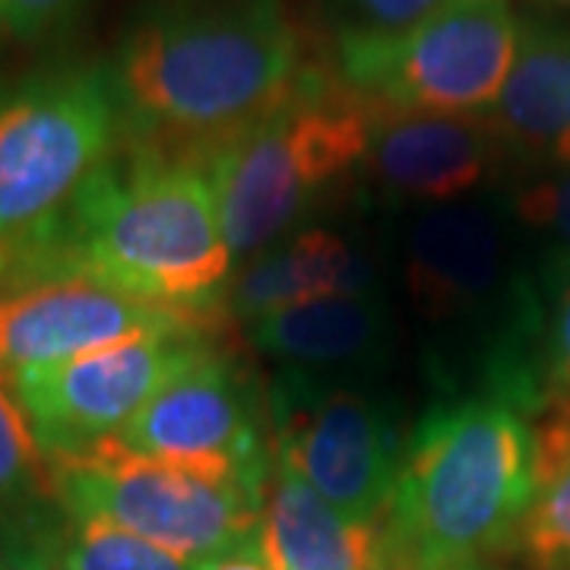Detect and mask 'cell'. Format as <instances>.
I'll return each instance as SVG.
<instances>
[{
  "instance_id": "obj_2",
  "label": "cell",
  "mask_w": 570,
  "mask_h": 570,
  "mask_svg": "<svg viewBox=\"0 0 570 570\" xmlns=\"http://www.w3.org/2000/svg\"><path fill=\"white\" fill-rule=\"evenodd\" d=\"M92 276L159 307H225L235 257L200 156L127 142L82 187L41 279Z\"/></svg>"
},
{
  "instance_id": "obj_16",
  "label": "cell",
  "mask_w": 570,
  "mask_h": 570,
  "mask_svg": "<svg viewBox=\"0 0 570 570\" xmlns=\"http://www.w3.org/2000/svg\"><path fill=\"white\" fill-rule=\"evenodd\" d=\"M374 264L365 250L326 228L285 235L250 257L225 288V311L245 324L330 295H371Z\"/></svg>"
},
{
  "instance_id": "obj_12",
  "label": "cell",
  "mask_w": 570,
  "mask_h": 570,
  "mask_svg": "<svg viewBox=\"0 0 570 570\" xmlns=\"http://www.w3.org/2000/svg\"><path fill=\"white\" fill-rule=\"evenodd\" d=\"M504 159L489 115H419L374 105L362 175L393 204L422 209L475 194Z\"/></svg>"
},
{
  "instance_id": "obj_24",
  "label": "cell",
  "mask_w": 570,
  "mask_h": 570,
  "mask_svg": "<svg viewBox=\"0 0 570 570\" xmlns=\"http://www.w3.org/2000/svg\"><path fill=\"white\" fill-rule=\"evenodd\" d=\"M434 570H491V568H485V564L479 561V564H456V568H434Z\"/></svg>"
},
{
  "instance_id": "obj_8",
  "label": "cell",
  "mask_w": 570,
  "mask_h": 570,
  "mask_svg": "<svg viewBox=\"0 0 570 570\" xmlns=\"http://www.w3.org/2000/svg\"><path fill=\"white\" fill-rule=\"evenodd\" d=\"M520 29L510 0H450L400 36L340 32L333 73L371 105L419 115H489Z\"/></svg>"
},
{
  "instance_id": "obj_27",
  "label": "cell",
  "mask_w": 570,
  "mask_h": 570,
  "mask_svg": "<svg viewBox=\"0 0 570 570\" xmlns=\"http://www.w3.org/2000/svg\"><path fill=\"white\" fill-rule=\"evenodd\" d=\"M564 3H570V0H564Z\"/></svg>"
},
{
  "instance_id": "obj_22",
  "label": "cell",
  "mask_w": 570,
  "mask_h": 570,
  "mask_svg": "<svg viewBox=\"0 0 570 570\" xmlns=\"http://www.w3.org/2000/svg\"><path fill=\"white\" fill-rule=\"evenodd\" d=\"M546 365H549L546 396L570 406V264H564V279L551 298L549 326H546Z\"/></svg>"
},
{
  "instance_id": "obj_19",
  "label": "cell",
  "mask_w": 570,
  "mask_h": 570,
  "mask_svg": "<svg viewBox=\"0 0 570 570\" xmlns=\"http://www.w3.org/2000/svg\"><path fill=\"white\" fill-rule=\"evenodd\" d=\"M510 213L523 228L549 238L558 247V257L570 264V168L523 187Z\"/></svg>"
},
{
  "instance_id": "obj_25",
  "label": "cell",
  "mask_w": 570,
  "mask_h": 570,
  "mask_svg": "<svg viewBox=\"0 0 570 570\" xmlns=\"http://www.w3.org/2000/svg\"><path fill=\"white\" fill-rule=\"evenodd\" d=\"M0 570H22V568L20 564H13L10 558H3V554H0Z\"/></svg>"
},
{
  "instance_id": "obj_7",
  "label": "cell",
  "mask_w": 570,
  "mask_h": 570,
  "mask_svg": "<svg viewBox=\"0 0 570 570\" xmlns=\"http://www.w3.org/2000/svg\"><path fill=\"white\" fill-rule=\"evenodd\" d=\"M55 498L70 517H96L194 564L257 549L264 479L216 466L146 460L115 438L51 460Z\"/></svg>"
},
{
  "instance_id": "obj_1",
  "label": "cell",
  "mask_w": 570,
  "mask_h": 570,
  "mask_svg": "<svg viewBox=\"0 0 570 570\" xmlns=\"http://www.w3.org/2000/svg\"><path fill=\"white\" fill-rule=\"evenodd\" d=\"M311 67L285 0H163L111 58L127 142L200 159L288 99Z\"/></svg>"
},
{
  "instance_id": "obj_20",
  "label": "cell",
  "mask_w": 570,
  "mask_h": 570,
  "mask_svg": "<svg viewBox=\"0 0 570 570\" xmlns=\"http://www.w3.org/2000/svg\"><path fill=\"white\" fill-rule=\"evenodd\" d=\"M450 0H333L340 32L362 36H400L428 20Z\"/></svg>"
},
{
  "instance_id": "obj_14",
  "label": "cell",
  "mask_w": 570,
  "mask_h": 570,
  "mask_svg": "<svg viewBox=\"0 0 570 570\" xmlns=\"http://www.w3.org/2000/svg\"><path fill=\"white\" fill-rule=\"evenodd\" d=\"M257 549L273 570H396L384 523H355L273 453Z\"/></svg>"
},
{
  "instance_id": "obj_9",
  "label": "cell",
  "mask_w": 570,
  "mask_h": 570,
  "mask_svg": "<svg viewBox=\"0 0 570 570\" xmlns=\"http://www.w3.org/2000/svg\"><path fill=\"white\" fill-rule=\"evenodd\" d=\"M273 453L355 523H384L406 438L374 390L283 371L269 387Z\"/></svg>"
},
{
  "instance_id": "obj_11",
  "label": "cell",
  "mask_w": 570,
  "mask_h": 570,
  "mask_svg": "<svg viewBox=\"0 0 570 570\" xmlns=\"http://www.w3.org/2000/svg\"><path fill=\"white\" fill-rule=\"evenodd\" d=\"M115 441L146 460L232 469L264 482L273 472L269 406L225 346L171 377Z\"/></svg>"
},
{
  "instance_id": "obj_4",
  "label": "cell",
  "mask_w": 570,
  "mask_h": 570,
  "mask_svg": "<svg viewBox=\"0 0 570 570\" xmlns=\"http://www.w3.org/2000/svg\"><path fill=\"white\" fill-rule=\"evenodd\" d=\"M127 146L111 61H61L0 82V288L41 276L82 194Z\"/></svg>"
},
{
  "instance_id": "obj_26",
  "label": "cell",
  "mask_w": 570,
  "mask_h": 570,
  "mask_svg": "<svg viewBox=\"0 0 570 570\" xmlns=\"http://www.w3.org/2000/svg\"><path fill=\"white\" fill-rule=\"evenodd\" d=\"M0 36H3V0H0Z\"/></svg>"
},
{
  "instance_id": "obj_17",
  "label": "cell",
  "mask_w": 570,
  "mask_h": 570,
  "mask_svg": "<svg viewBox=\"0 0 570 570\" xmlns=\"http://www.w3.org/2000/svg\"><path fill=\"white\" fill-rule=\"evenodd\" d=\"M51 498V460L39 448L10 377L0 374V523Z\"/></svg>"
},
{
  "instance_id": "obj_23",
  "label": "cell",
  "mask_w": 570,
  "mask_h": 570,
  "mask_svg": "<svg viewBox=\"0 0 570 570\" xmlns=\"http://www.w3.org/2000/svg\"><path fill=\"white\" fill-rule=\"evenodd\" d=\"M204 570H273L264 561L261 549H245L235 551V554H225L219 561H209Z\"/></svg>"
},
{
  "instance_id": "obj_21",
  "label": "cell",
  "mask_w": 570,
  "mask_h": 570,
  "mask_svg": "<svg viewBox=\"0 0 570 570\" xmlns=\"http://www.w3.org/2000/svg\"><path fill=\"white\" fill-rule=\"evenodd\" d=\"M86 0H3V36L39 45L77 20Z\"/></svg>"
},
{
  "instance_id": "obj_6",
  "label": "cell",
  "mask_w": 570,
  "mask_h": 570,
  "mask_svg": "<svg viewBox=\"0 0 570 570\" xmlns=\"http://www.w3.org/2000/svg\"><path fill=\"white\" fill-rule=\"evenodd\" d=\"M403 283L428 326L485 336L482 387H542L527 358V343L539 336V305L504 206H422L403 235Z\"/></svg>"
},
{
  "instance_id": "obj_13",
  "label": "cell",
  "mask_w": 570,
  "mask_h": 570,
  "mask_svg": "<svg viewBox=\"0 0 570 570\" xmlns=\"http://www.w3.org/2000/svg\"><path fill=\"white\" fill-rule=\"evenodd\" d=\"M257 352L279 362L283 371L352 381L365 377L387 358L393 343L390 307L371 295H330L285 307L247 324Z\"/></svg>"
},
{
  "instance_id": "obj_18",
  "label": "cell",
  "mask_w": 570,
  "mask_h": 570,
  "mask_svg": "<svg viewBox=\"0 0 570 570\" xmlns=\"http://www.w3.org/2000/svg\"><path fill=\"white\" fill-rule=\"evenodd\" d=\"M513 542L532 570H570V460L539 485Z\"/></svg>"
},
{
  "instance_id": "obj_10",
  "label": "cell",
  "mask_w": 570,
  "mask_h": 570,
  "mask_svg": "<svg viewBox=\"0 0 570 570\" xmlns=\"http://www.w3.org/2000/svg\"><path fill=\"white\" fill-rule=\"evenodd\" d=\"M228 330L178 326L82 352L55 365L20 367L10 384L48 460L77 456L115 438L181 371L225 346Z\"/></svg>"
},
{
  "instance_id": "obj_15",
  "label": "cell",
  "mask_w": 570,
  "mask_h": 570,
  "mask_svg": "<svg viewBox=\"0 0 570 570\" xmlns=\"http://www.w3.org/2000/svg\"><path fill=\"white\" fill-rule=\"evenodd\" d=\"M489 121L508 159L570 168V29L523 22L520 48Z\"/></svg>"
},
{
  "instance_id": "obj_3",
  "label": "cell",
  "mask_w": 570,
  "mask_h": 570,
  "mask_svg": "<svg viewBox=\"0 0 570 570\" xmlns=\"http://www.w3.org/2000/svg\"><path fill=\"white\" fill-rule=\"evenodd\" d=\"M535 409L508 390L450 393L409 431L384 530L396 570L479 564L539 491Z\"/></svg>"
},
{
  "instance_id": "obj_5",
  "label": "cell",
  "mask_w": 570,
  "mask_h": 570,
  "mask_svg": "<svg viewBox=\"0 0 570 570\" xmlns=\"http://www.w3.org/2000/svg\"><path fill=\"white\" fill-rule=\"evenodd\" d=\"M371 118L374 105L333 70L311 67L269 115L206 153L235 264L276 245L333 187L362 171Z\"/></svg>"
}]
</instances>
